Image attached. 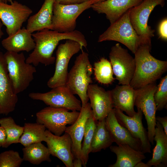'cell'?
<instances>
[{"label":"cell","instance_id":"obj_1","mask_svg":"<svg viewBox=\"0 0 167 167\" xmlns=\"http://www.w3.org/2000/svg\"><path fill=\"white\" fill-rule=\"evenodd\" d=\"M35 46L32 52L26 59V62L37 66L41 63L47 66L54 64L55 57L53 52L59 44L63 40H72L86 48L87 42L84 35L77 30L60 32L48 29H44L32 33Z\"/></svg>","mask_w":167,"mask_h":167},{"label":"cell","instance_id":"obj_2","mask_svg":"<svg viewBox=\"0 0 167 167\" xmlns=\"http://www.w3.org/2000/svg\"><path fill=\"white\" fill-rule=\"evenodd\" d=\"M151 45H141L134 54L135 67L129 85L136 89L156 82L167 70V62L158 59L150 53Z\"/></svg>","mask_w":167,"mask_h":167},{"label":"cell","instance_id":"obj_3","mask_svg":"<svg viewBox=\"0 0 167 167\" xmlns=\"http://www.w3.org/2000/svg\"><path fill=\"white\" fill-rule=\"evenodd\" d=\"M93 70L88 54L82 50L68 73L66 86L73 94L79 96L82 107L85 106L89 100L87 92L89 85L92 83Z\"/></svg>","mask_w":167,"mask_h":167},{"label":"cell","instance_id":"obj_4","mask_svg":"<svg viewBox=\"0 0 167 167\" xmlns=\"http://www.w3.org/2000/svg\"><path fill=\"white\" fill-rule=\"evenodd\" d=\"M8 73L15 93L25 90L34 79L35 66L27 63L24 54L7 51L4 54Z\"/></svg>","mask_w":167,"mask_h":167},{"label":"cell","instance_id":"obj_5","mask_svg":"<svg viewBox=\"0 0 167 167\" xmlns=\"http://www.w3.org/2000/svg\"><path fill=\"white\" fill-rule=\"evenodd\" d=\"M129 9L121 17L111 24L98 38V42L115 41L126 46L134 54L144 43L134 29L129 19Z\"/></svg>","mask_w":167,"mask_h":167},{"label":"cell","instance_id":"obj_6","mask_svg":"<svg viewBox=\"0 0 167 167\" xmlns=\"http://www.w3.org/2000/svg\"><path fill=\"white\" fill-rule=\"evenodd\" d=\"M94 0L77 4L65 5L54 2L51 30L60 32L75 30L78 17L91 8Z\"/></svg>","mask_w":167,"mask_h":167},{"label":"cell","instance_id":"obj_7","mask_svg":"<svg viewBox=\"0 0 167 167\" xmlns=\"http://www.w3.org/2000/svg\"><path fill=\"white\" fill-rule=\"evenodd\" d=\"M79 114V111L69 112L65 108L49 106L36 113V121L54 134L60 136L65 132L66 126L73 124Z\"/></svg>","mask_w":167,"mask_h":167},{"label":"cell","instance_id":"obj_8","mask_svg":"<svg viewBox=\"0 0 167 167\" xmlns=\"http://www.w3.org/2000/svg\"><path fill=\"white\" fill-rule=\"evenodd\" d=\"M165 0H143L130 9V22L137 34L145 44L151 45L155 30L148 24L149 15L155 7L164 6Z\"/></svg>","mask_w":167,"mask_h":167},{"label":"cell","instance_id":"obj_9","mask_svg":"<svg viewBox=\"0 0 167 167\" xmlns=\"http://www.w3.org/2000/svg\"><path fill=\"white\" fill-rule=\"evenodd\" d=\"M83 48L79 42L72 40H66L58 45L56 53L54 73L47 83L49 88L66 86L70 60L74 55L82 51Z\"/></svg>","mask_w":167,"mask_h":167},{"label":"cell","instance_id":"obj_10","mask_svg":"<svg viewBox=\"0 0 167 167\" xmlns=\"http://www.w3.org/2000/svg\"><path fill=\"white\" fill-rule=\"evenodd\" d=\"M157 85L154 82L136 89L135 105L144 114L147 124L148 136L151 143L154 144L157 111L154 96Z\"/></svg>","mask_w":167,"mask_h":167},{"label":"cell","instance_id":"obj_11","mask_svg":"<svg viewBox=\"0 0 167 167\" xmlns=\"http://www.w3.org/2000/svg\"><path fill=\"white\" fill-rule=\"evenodd\" d=\"M28 96L33 100L41 101L46 105L53 107L80 111L82 107L81 101L66 86L52 88L45 93L31 92Z\"/></svg>","mask_w":167,"mask_h":167},{"label":"cell","instance_id":"obj_12","mask_svg":"<svg viewBox=\"0 0 167 167\" xmlns=\"http://www.w3.org/2000/svg\"><path fill=\"white\" fill-rule=\"evenodd\" d=\"M113 74L119 84L129 85L135 67L134 58L119 43L113 46L109 54Z\"/></svg>","mask_w":167,"mask_h":167},{"label":"cell","instance_id":"obj_13","mask_svg":"<svg viewBox=\"0 0 167 167\" xmlns=\"http://www.w3.org/2000/svg\"><path fill=\"white\" fill-rule=\"evenodd\" d=\"M32 12L29 7L16 1L10 4L0 2V19L8 36L21 28Z\"/></svg>","mask_w":167,"mask_h":167},{"label":"cell","instance_id":"obj_14","mask_svg":"<svg viewBox=\"0 0 167 167\" xmlns=\"http://www.w3.org/2000/svg\"><path fill=\"white\" fill-rule=\"evenodd\" d=\"M92 113L90 103L88 102L85 106L82 107L78 117L75 122L71 126H67L65 131V132L69 134L71 140L73 167H81L82 165L81 142L86 122Z\"/></svg>","mask_w":167,"mask_h":167},{"label":"cell","instance_id":"obj_15","mask_svg":"<svg viewBox=\"0 0 167 167\" xmlns=\"http://www.w3.org/2000/svg\"><path fill=\"white\" fill-rule=\"evenodd\" d=\"M132 116H129L119 109L113 108L116 117L119 123L126 128L135 138L141 142V151L143 153H151V146L148 131L143 126L142 120L143 113L139 109Z\"/></svg>","mask_w":167,"mask_h":167},{"label":"cell","instance_id":"obj_16","mask_svg":"<svg viewBox=\"0 0 167 167\" xmlns=\"http://www.w3.org/2000/svg\"><path fill=\"white\" fill-rule=\"evenodd\" d=\"M18 101L10 79L4 54L0 50V115L13 111Z\"/></svg>","mask_w":167,"mask_h":167},{"label":"cell","instance_id":"obj_17","mask_svg":"<svg viewBox=\"0 0 167 167\" xmlns=\"http://www.w3.org/2000/svg\"><path fill=\"white\" fill-rule=\"evenodd\" d=\"M87 93L94 119L99 121L105 118L113 109L110 90L106 91L97 84H92Z\"/></svg>","mask_w":167,"mask_h":167},{"label":"cell","instance_id":"obj_18","mask_svg":"<svg viewBox=\"0 0 167 167\" xmlns=\"http://www.w3.org/2000/svg\"><path fill=\"white\" fill-rule=\"evenodd\" d=\"M45 134L50 155L60 160L66 167H73L72 142L69 134L65 132L63 135L57 136L48 130H46Z\"/></svg>","mask_w":167,"mask_h":167},{"label":"cell","instance_id":"obj_19","mask_svg":"<svg viewBox=\"0 0 167 167\" xmlns=\"http://www.w3.org/2000/svg\"><path fill=\"white\" fill-rule=\"evenodd\" d=\"M143 0H105L92 4L91 8L98 14H104L110 24Z\"/></svg>","mask_w":167,"mask_h":167},{"label":"cell","instance_id":"obj_20","mask_svg":"<svg viewBox=\"0 0 167 167\" xmlns=\"http://www.w3.org/2000/svg\"><path fill=\"white\" fill-rule=\"evenodd\" d=\"M105 122L113 142L117 145L127 144L136 150L141 151L140 141L134 137L126 128L119 123L113 109L105 118Z\"/></svg>","mask_w":167,"mask_h":167},{"label":"cell","instance_id":"obj_21","mask_svg":"<svg viewBox=\"0 0 167 167\" xmlns=\"http://www.w3.org/2000/svg\"><path fill=\"white\" fill-rule=\"evenodd\" d=\"M110 92L113 108L119 109L129 116L135 113L134 106L136 89L129 84L117 85Z\"/></svg>","mask_w":167,"mask_h":167},{"label":"cell","instance_id":"obj_22","mask_svg":"<svg viewBox=\"0 0 167 167\" xmlns=\"http://www.w3.org/2000/svg\"><path fill=\"white\" fill-rule=\"evenodd\" d=\"M1 44L7 51L16 53L23 51L28 52L33 50L35 46L32 33L24 27L3 39Z\"/></svg>","mask_w":167,"mask_h":167},{"label":"cell","instance_id":"obj_23","mask_svg":"<svg viewBox=\"0 0 167 167\" xmlns=\"http://www.w3.org/2000/svg\"><path fill=\"white\" fill-rule=\"evenodd\" d=\"M54 0H45L38 11L30 16L26 28L31 33L44 29H51Z\"/></svg>","mask_w":167,"mask_h":167},{"label":"cell","instance_id":"obj_24","mask_svg":"<svg viewBox=\"0 0 167 167\" xmlns=\"http://www.w3.org/2000/svg\"><path fill=\"white\" fill-rule=\"evenodd\" d=\"M111 151L115 153L117 160L115 163L109 167H135L139 162L145 159L142 152L136 150L127 144L109 147Z\"/></svg>","mask_w":167,"mask_h":167},{"label":"cell","instance_id":"obj_25","mask_svg":"<svg viewBox=\"0 0 167 167\" xmlns=\"http://www.w3.org/2000/svg\"><path fill=\"white\" fill-rule=\"evenodd\" d=\"M154 140L156 143L152 157L146 163L149 167L167 166V136L163 128L156 121Z\"/></svg>","mask_w":167,"mask_h":167},{"label":"cell","instance_id":"obj_26","mask_svg":"<svg viewBox=\"0 0 167 167\" xmlns=\"http://www.w3.org/2000/svg\"><path fill=\"white\" fill-rule=\"evenodd\" d=\"M24 127V131L19 143L24 147L42 141L46 142L47 138L45 134L46 128L44 125L37 122L25 123Z\"/></svg>","mask_w":167,"mask_h":167},{"label":"cell","instance_id":"obj_27","mask_svg":"<svg viewBox=\"0 0 167 167\" xmlns=\"http://www.w3.org/2000/svg\"><path fill=\"white\" fill-rule=\"evenodd\" d=\"M23 159L33 165H38L42 162H50L51 155L47 148L41 142L33 143L22 149Z\"/></svg>","mask_w":167,"mask_h":167},{"label":"cell","instance_id":"obj_28","mask_svg":"<svg viewBox=\"0 0 167 167\" xmlns=\"http://www.w3.org/2000/svg\"><path fill=\"white\" fill-rule=\"evenodd\" d=\"M113 143L106 127L105 118L97 121L91 144V152H96L105 149Z\"/></svg>","mask_w":167,"mask_h":167},{"label":"cell","instance_id":"obj_29","mask_svg":"<svg viewBox=\"0 0 167 167\" xmlns=\"http://www.w3.org/2000/svg\"><path fill=\"white\" fill-rule=\"evenodd\" d=\"M0 126L5 129L6 135V140L2 148H7L13 143H19L24 127L17 125L11 117L0 119Z\"/></svg>","mask_w":167,"mask_h":167},{"label":"cell","instance_id":"obj_30","mask_svg":"<svg viewBox=\"0 0 167 167\" xmlns=\"http://www.w3.org/2000/svg\"><path fill=\"white\" fill-rule=\"evenodd\" d=\"M97 121L94 119L92 113L88 119L85 123L83 138L84 140L81 147V160L82 165L84 167H86L89 154L91 152V144Z\"/></svg>","mask_w":167,"mask_h":167},{"label":"cell","instance_id":"obj_31","mask_svg":"<svg viewBox=\"0 0 167 167\" xmlns=\"http://www.w3.org/2000/svg\"><path fill=\"white\" fill-rule=\"evenodd\" d=\"M93 70L95 79L99 83L104 84H112L115 78L111 63L107 59L102 58L94 63Z\"/></svg>","mask_w":167,"mask_h":167},{"label":"cell","instance_id":"obj_32","mask_svg":"<svg viewBox=\"0 0 167 167\" xmlns=\"http://www.w3.org/2000/svg\"><path fill=\"white\" fill-rule=\"evenodd\" d=\"M157 110L161 111L167 107V75L161 78L154 96Z\"/></svg>","mask_w":167,"mask_h":167},{"label":"cell","instance_id":"obj_33","mask_svg":"<svg viewBox=\"0 0 167 167\" xmlns=\"http://www.w3.org/2000/svg\"><path fill=\"white\" fill-rule=\"evenodd\" d=\"M23 161L17 151L10 150L0 153V167H19Z\"/></svg>","mask_w":167,"mask_h":167},{"label":"cell","instance_id":"obj_34","mask_svg":"<svg viewBox=\"0 0 167 167\" xmlns=\"http://www.w3.org/2000/svg\"><path fill=\"white\" fill-rule=\"evenodd\" d=\"M158 32L160 37L162 40H167V19L165 18L160 23L158 29Z\"/></svg>","mask_w":167,"mask_h":167},{"label":"cell","instance_id":"obj_35","mask_svg":"<svg viewBox=\"0 0 167 167\" xmlns=\"http://www.w3.org/2000/svg\"><path fill=\"white\" fill-rule=\"evenodd\" d=\"M90 0H54V2L65 5L77 4Z\"/></svg>","mask_w":167,"mask_h":167},{"label":"cell","instance_id":"obj_36","mask_svg":"<svg viewBox=\"0 0 167 167\" xmlns=\"http://www.w3.org/2000/svg\"><path fill=\"white\" fill-rule=\"evenodd\" d=\"M156 120L159 122L163 127L165 135L167 136V117L157 116Z\"/></svg>","mask_w":167,"mask_h":167},{"label":"cell","instance_id":"obj_37","mask_svg":"<svg viewBox=\"0 0 167 167\" xmlns=\"http://www.w3.org/2000/svg\"><path fill=\"white\" fill-rule=\"evenodd\" d=\"M6 138V133L4 129L0 126V148L3 146Z\"/></svg>","mask_w":167,"mask_h":167},{"label":"cell","instance_id":"obj_38","mask_svg":"<svg viewBox=\"0 0 167 167\" xmlns=\"http://www.w3.org/2000/svg\"><path fill=\"white\" fill-rule=\"evenodd\" d=\"M135 167H149L146 163H145L142 161L138 163L135 166Z\"/></svg>","mask_w":167,"mask_h":167},{"label":"cell","instance_id":"obj_39","mask_svg":"<svg viewBox=\"0 0 167 167\" xmlns=\"http://www.w3.org/2000/svg\"><path fill=\"white\" fill-rule=\"evenodd\" d=\"M3 24L0 19V39L2 38V36L4 35V33L2 29V27Z\"/></svg>","mask_w":167,"mask_h":167},{"label":"cell","instance_id":"obj_40","mask_svg":"<svg viewBox=\"0 0 167 167\" xmlns=\"http://www.w3.org/2000/svg\"><path fill=\"white\" fill-rule=\"evenodd\" d=\"M0 2L5 3H11L13 1L12 0H0Z\"/></svg>","mask_w":167,"mask_h":167},{"label":"cell","instance_id":"obj_41","mask_svg":"<svg viewBox=\"0 0 167 167\" xmlns=\"http://www.w3.org/2000/svg\"><path fill=\"white\" fill-rule=\"evenodd\" d=\"M105 0H94V3H96L97 2L102 1Z\"/></svg>","mask_w":167,"mask_h":167},{"label":"cell","instance_id":"obj_42","mask_svg":"<svg viewBox=\"0 0 167 167\" xmlns=\"http://www.w3.org/2000/svg\"></svg>","mask_w":167,"mask_h":167}]
</instances>
